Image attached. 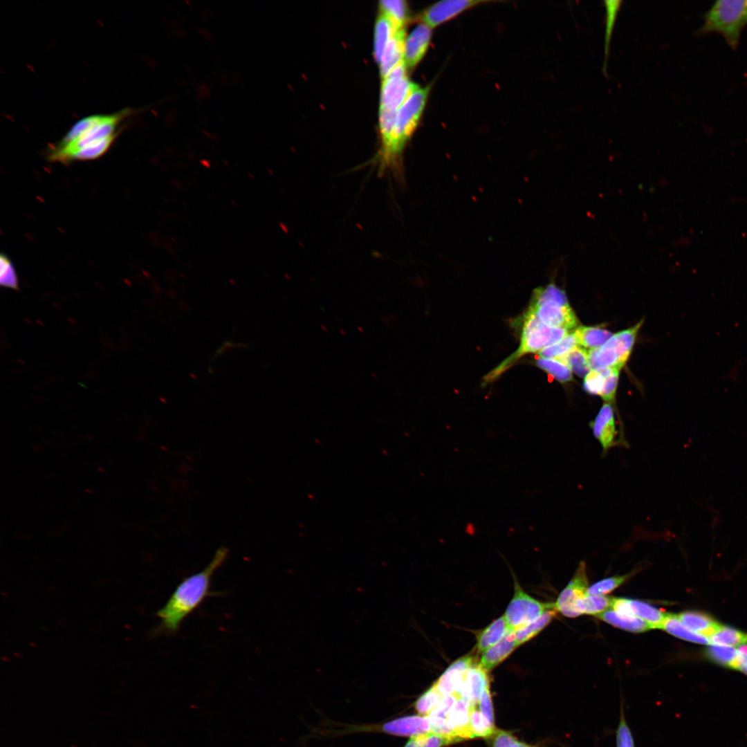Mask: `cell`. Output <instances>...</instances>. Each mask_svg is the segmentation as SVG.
Wrapping results in <instances>:
<instances>
[{"label": "cell", "mask_w": 747, "mask_h": 747, "mask_svg": "<svg viewBox=\"0 0 747 747\" xmlns=\"http://www.w3.org/2000/svg\"><path fill=\"white\" fill-rule=\"evenodd\" d=\"M554 607V604L542 603L529 596L515 580L514 596L506 608L504 617L509 629L515 631L537 620L546 610Z\"/></svg>", "instance_id": "cell-8"}, {"label": "cell", "mask_w": 747, "mask_h": 747, "mask_svg": "<svg viewBox=\"0 0 747 747\" xmlns=\"http://www.w3.org/2000/svg\"><path fill=\"white\" fill-rule=\"evenodd\" d=\"M661 629L677 638L687 641L706 645L710 644L709 638L697 634L688 629L680 621L676 614H667Z\"/></svg>", "instance_id": "cell-25"}, {"label": "cell", "mask_w": 747, "mask_h": 747, "mask_svg": "<svg viewBox=\"0 0 747 747\" xmlns=\"http://www.w3.org/2000/svg\"><path fill=\"white\" fill-rule=\"evenodd\" d=\"M554 359L563 362L572 372L580 377H585L591 371L587 351L580 346H578L564 355Z\"/></svg>", "instance_id": "cell-28"}, {"label": "cell", "mask_w": 747, "mask_h": 747, "mask_svg": "<svg viewBox=\"0 0 747 747\" xmlns=\"http://www.w3.org/2000/svg\"><path fill=\"white\" fill-rule=\"evenodd\" d=\"M569 333L568 329L546 326L526 311L524 315L519 347L484 378V382L487 384L496 379L524 355L538 353Z\"/></svg>", "instance_id": "cell-4"}, {"label": "cell", "mask_w": 747, "mask_h": 747, "mask_svg": "<svg viewBox=\"0 0 747 747\" xmlns=\"http://www.w3.org/2000/svg\"><path fill=\"white\" fill-rule=\"evenodd\" d=\"M676 616L688 629L708 638L722 627V625L709 616L698 611H687Z\"/></svg>", "instance_id": "cell-20"}, {"label": "cell", "mask_w": 747, "mask_h": 747, "mask_svg": "<svg viewBox=\"0 0 747 747\" xmlns=\"http://www.w3.org/2000/svg\"><path fill=\"white\" fill-rule=\"evenodd\" d=\"M472 657L466 656L451 664L434 683L442 695L456 694L465 673L473 664Z\"/></svg>", "instance_id": "cell-13"}, {"label": "cell", "mask_w": 747, "mask_h": 747, "mask_svg": "<svg viewBox=\"0 0 747 747\" xmlns=\"http://www.w3.org/2000/svg\"><path fill=\"white\" fill-rule=\"evenodd\" d=\"M627 602L632 616L647 622L654 629H661L667 614L640 600L627 599Z\"/></svg>", "instance_id": "cell-26"}, {"label": "cell", "mask_w": 747, "mask_h": 747, "mask_svg": "<svg viewBox=\"0 0 747 747\" xmlns=\"http://www.w3.org/2000/svg\"><path fill=\"white\" fill-rule=\"evenodd\" d=\"M591 370L601 371L607 368L622 366L616 349L613 335L602 346L587 351Z\"/></svg>", "instance_id": "cell-19"}, {"label": "cell", "mask_w": 747, "mask_h": 747, "mask_svg": "<svg viewBox=\"0 0 747 747\" xmlns=\"http://www.w3.org/2000/svg\"><path fill=\"white\" fill-rule=\"evenodd\" d=\"M454 742L452 737L427 732L411 737L404 747H443Z\"/></svg>", "instance_id": "cell-33"}, {"label": "cell", "mask_w": 747, "mask_h": 747, "mask_svg": "<svg viewBox=\"0 0 747 747\" xmlns=\"http://www.w3.org/2000/svg\"><path fill=\"white\" fill-rule=\"evenodd\" d=\"M443 698V696L434 684L416 700L415 708L419 714L428 715Z\"/></svg>", "instance_id": "cell-40"}, {"label": "cell", "mask_w": 747, "mask_h": 747, "mask_svg": "<svg viewBox=\"0 0 747 747\" xmlns=\"http://www.w3.org/2000/svg\"><path fill=\"white\" fill-rule=\"evenodd\" d=\"M398 30L400 29H397L391 19L381 11L376 20L374 35V56L378 63L389 39Z\"/></svg>", "instance_id": "cell-23"}, {"label": "cell", "mask_w": 747, "mask_h": 747, "mask_svg": "<svg viewBox=\"0 0 747 747\" xmlns=\"http://www.w3.org/2000/svg\"><path fill=\"white\" fill-rule=\"evenodd\" d=\"M474 707L476 706H473L468 699L458 695L448 712L447 719L458 741L474 738L469 725L470 712Z\"/></svg>", "instance_id": "cell-15"}, {"label": "cell", "mask_w": 747, "mask_h": 747, "mask_svg": "<svg viewBox=\"0 0 747 747\" xmlns=\"http://www.w3.org/2000/svg\"><path fill=\"white\" fill-rule=\"evenodd\" d=\"M699 34L717 33L735 50L747 25V0H717L705 13Z\"/></svg>", "instance_id": "cell-6"}, {"label": "cell", "mask_w": 747, "mask_h": 747, "mask_svg": "<svg viewBox=\"0 0 747 747\" xmlns=\"http://www.w3.org/2000/svg\"><path fill=\"white\" fill-rule=\"evenodd\" d=\"M430 90L429 86L417 85L398 109L389 140L373 160L378 174L403 176V151L419 122Z\"/></svg>", "instance_id": "cell-2"}, {"label": "cell", "mask_w": 747, "mask_h": 747, "mask_svg": "<svg viewBox=\"0 0 747 747\" xmlns=\"http://www.w3.org/2000/svg\"><path fill=\"white\" fill-rule=\"evenodd\" d=\"M516 739L510 732L500 730L496 732L492 747H510Z\"/></svg>", "instance_id": "cell-47"}, {"label": "cell", "mask_w": 747, "mask_h": 747, "mask_svg": "<svg viewBox=\"0 0 747 747\" xmlns=\"http://www.w3.org/2000/svg\"><path fill=\"white\" fill-rule=\"evenodd\" d=\"M597 617L616 627L631 632L640 633L654 629L649 623L637 616L621 614L614 610H607Z\"/></svg>", "instance_id": "cell-21"}, {"label": "cell", "mask_w": 747, "mask_h": 747, "mask_svg": "<svg viewBox=\"0 0 747 747\" xmlns=\"http://www.w3.org/2000/svg\"><path fill=\"white\" fill-rule=\"evenodd\" d=\"M380 8L392 21L397 29H403L407 20V6L403 0H382Z\"/></svg>", "instance_id": "cell-30"}, {"label": "cell", "mask_w": 747, "mask_h": 747, "mask_svg": "<svg viewBox=\"0 0 747 747\" xmlns=\"http://www.w3.org/2000/svg\"><path fill=\"white\" fill-rule=\"evenodd\" d=\"M527 311L544 324L553 328L571 331L579 323L565 291L553 282L533 290Z\"/></svg>", "instance_id": "cell-5"}, {"label": "cell", "mask_w": 747, "mask_h": 747, "mask_svg": "<svg viewBox=\"0 0 747 747\" xmlns=\"http://www.w3.org/2000/svg\"><path fill=\"white\" fill-rule=\"evenodd\" d=\"M587 578L585 564L581 562L569 584L559 595L554 604L556 611L568 617L580 616L578 605L587 595Z\"/></svg>", "instance_id": "cell-10"}, {"label": "cell", "mask_w": 747, "mask_h": 747, "mask_svg": "<svg viewBox=\"0 0 747 747\" xmlns=\"http://www.w3.org/2000/svg\"><path fill=\"white\" fill-rule=\"evenodd\" d=\"M125 109L113 114L86 116L74 124L62 139L50 148L48 159L68 163L81 149L118 134L119 124L129 115Z\"/></svg>", "instance_id": "cell-3"}, {"label": "cell", "mask_w": 747, "mask_h": 747, "mask_svg": "<svg viewBox=\"0 0 747 747\" xmlns=\"http://www.w3.org/2000/svg\"><path fill=\"white\" fill-rule=\"evenodd\" d=\"M510 747H531V746H529V745H528L527 744H525V743H524V742H522V741H517V740H516V741H515V742H514V743H513V744H512V745L510 746Z\"/></svg>", "instance_id": "cell-49"}, {"label": "cell", "mask_w": 747, "mask_h": 747, "mask_svg": "<svg viewBox=\"0 0 747 747\" xmlns=\"http://www.w3.org/2000/svg\"><path fill=\"white\" fill-rule=\"evenodd\" d=\"M469 725L474 738L488 737L496 732L494 724L477 710V706L471 710Z\"/></svg>", "instance_id": "cell-38"}, {"label": "cell", "mask_w": 747, "mask_h": 747, "mask_svg": "<svg viewBox=\"0 0 747 747\" xmlns=\"http://www.w3.org/2000/svg\"><path fill=\"white\" fill-rule=\"evenodd\" d=\"M616 747H635L631 732L627 724L623 707L621 705L620 717L616 730Z\"/></svg>", "instance_id": "cell-43"}, {"label": "cell", "mask_w": 747, "mask_h": 747, "mask_svg": "<svg viewBox=\"0 0 747 747\" xmlns=\"http://www.w3.org/2000/svg\"><path fill=\"white\" fill-rule=\"evenodd\" d=\"M631 575L613 576L600 580L587 589V594L599 596L608 593L622 584Z\"/></svg>", "instance_id": "cell-41"}, {"label": "cell", "mask_w": 747, "mask_h": 747, "mask_svg": "<svg viewBox=\"0 0 747 747\" xmlns=\"http://www.w3.org/2000/svg\"><path fill=\"white\" fill-rule=\"evenodd\" d=\"M405 42L404 29L397 30L389 39L379 62L382 77L403 62Z\"/></svg>", "instance_id": "cell-17"}, {"label": "cell", "mask_w": 747, "mask_h": 747, "mask_svg": "<svg viewBox=\"0 0 747 747\" xmlns=\"http://www.w3.org/2000/svg\"><path fill=\"white\" fill-rule=\"evenodd\" d=\"M509 631L504 616L498 618L477 635V650L483 653L499 643Z\"/></svg>", "instance_id": "cell-22"}, {"label": "cell", "mask_w": 747, "mask_h": 747, "mask_svg": "<svg viewBox=\"0 0 747 747\" xmlns=\"http://www.w3.org/2000/svg\"><path fill=\"white\" fill-rule=\"evenodd\" d=\"M709 639L710 644L735 647L747 643V634L722 625Z\"/></svg>", "instance_id": "cell-32"}, {"label": "cell", "mask_w": 747, "mask_h": 747, "mask_svg": "<svg viewBox=\"0 0 747 747\" xmlns=\"http://www.w3.org/2000/svg\"><path fill=\"white\" fill-rule=\"evenodd\" d=\"M614 598L602 595H587L579 603L580 614L599 615L611 607Z\"/></svg>", "instance_id": "cell-34"}, {"label": "cell", "mask_w": 747, "mask_h": 747, "mask_svg": "<svg viewBox=\"0 0 747 747\" xmlns=\"http://www.w3.org/2000/svg\"><path fill=\"white\" fill-rule=\"evenodd\" d=\"M642 324L643 321H640L632 327L613 335L615 347L619 356V362L622 367L631 354L638 331Z\"/></svg>", "instance_id": "cell-27"}, {"label": "cell", "mask_w": 747, "mask_h": 747, "mask_svg": "<svg viewBox=\"0 0 747 747\" xmlns=\"http://www.w3.org/2000/svg\"><path fill=\"white\" fill-rule=\"evenodd\" d=\"M573 331L579 346L589 349L602 346L613 335L609 331L596 326H579Z\"/></svg>", "instance_id": "cell-24"}, {"label": "cell", "mask_w": 747, "mask_h": 747, "mask_svg": "<svg viewBox=\"0 0 747 747\" xmlns=\"http://www.w3.org/2000/svg\"><path fill=\"white\" fill-rule=\"evenodd\" d=\"M536 365L560 382H566L573 378L570 369L557 359L540 358L537 360Z\"/></svg>", "instance_id": "cell-35"}, {"label": "cell", "mask_w": 747, "mask_h": 747, "mask_svg": "<svg viewBox=\"0 0 747 747\" xmlns=\"http://www.w3.org/2000/svg\"><path fill=\"white\" fill-rule=\"evenodd\" d=\"M403 62L382 77L379 113L396 114L417 84L410 82Z\"/></svg>", "instance_id": "cell-7"}, {"label": "cell", "mask_w": 747, "mask_h": 747, "mask_svg": "<svg viewBox=\"0 0 747 747\" xmlns=\"http://www.w3.org/2000/svg\"><path fill=\"white\" fill-rule=\"evenodd\" d=\"M489 686L487 671L479 664H472L468 670L457 695L468 699L477 706L483 690Z\"/></svg>", "instance_id": "cell-14"}, {"label": "cell", "mask_w": 747, "mask_h": 747, "mask_svg": "<svg viewBox=\"0 0 747 747\" xmlns=\"http://www.w3.org/2000/svg\"><path fill=\"white\" fill-rule=\"evenodd\" d=\"M578 346L579 344L573 331L538 352V355L542 358H557Z\"/></svg>", "instance_id": "cell-36"}, {"label": "cell", "mask_w": 747, "mask_h": 747, "mask_svg": "<svg viewBox=\"0 0 747 747\" xmlns=\"http://www.w3.org/2000/svg\"><path fill=\"white\" fill-rule=\"evenodd\" d=\"M117 135L111 136L100 141L85 147L76 152L72 160H89L99 158L109 149Z\"/></svg>", "instance_id": "cell-39"}, {"label": "cell", "mask_w": 747, "mask_h": 747, "mask_svg": "<svg viewBox=\"0 0 747 747\" xmlns=\"http://www.w3.org/2000/svg\"><path fill=\"white\" fill-rule=\"evenodd\" d=\"M706 653L709 658L717 663L735 669L737 657V648L734 647L710 644Z\"/></svg>", "instance_id": "cell-37"}, {"label": "cell", "mask_w": 747, "mask_h": 747, "mask_svg": "<svg viewBox=\"0 0 747 747\" xmlns=\"http://www.w3.org/2000/svg\"><path fill=\"white\" fill-rule=\"evenodd\" d=\"M517 647L514 631L510 630L499 643L482 653L479 665L486 671L490 670L504 661Z\"/></svg>", "instance_id": "cell-18"}, {"label": "cell", "mask_w": 747, "mask_h": 747, "mask_svg": "<svg viewBox=\"0 0 747 747\" xmlns=\"http://www.w3.org/2000/svg\"><path fill=\"white\" fill-rule=\"evenodd\" d=\"M478 704L480 712L487 717L491 723L494 724L493 707L489 686L483 690Z\"/></svg>", "instance_id": "cell-46"}, {"label": "cell", "mask_w": 747, "mask_h": 747, "mask_svg": "<svg viewBox=\"0 0 747 747\" xmlns=\"http://www.w3.org/2000/svg\"><path fill=\"white\" fill-rule=\"evenodd\" d=\"M622 368L614 367L611 373L605 378L601 397L605 403H613L617 389L619 374Z\"/></svg>", "instance_id": "cell-44"}, {"label": "cell", "mask_w": 747, "mask_h": 747, "mask_svg": "<svg viewBox=\"0 0 747 747\" xmlns=\"http://www.w3.org/2000/svg\"><path fill=\"white\" fill-rule=\"evenodd\" d=\"M605 378L600 371L591 370L584 377V388L591 394L601 396Z\"/></svg>", "instance_id": "cell-45"}, {"label": "cell", "mask_w": 747, "mask_h": 747, "mask_svg": "<svg viewBox=\"0 0 747 747\" xmlns=\"http://www.w3.org/2000/svg\"><path fill=\"white\" fill-rule=\"evenodd\" d=\"M228 554L226 547L219 548L205 569L178 584L165 605L156 613L160 620L159 630L168 634L176 632L184 619L212 594L210 591L212 578L225 562Z\"/></svg>", "instance_id": "cell-1"}, {"label": "cell", "mask_w": 747, "mask_h": 747, "mask_svg": "<svg viewBox=\"0 0 747 747\" xmlns=\"http://www.w3.org/2000/svg\"><path fill=\"white\" fill-rule=\"evenodd\" d=\"M382 731L398 736H414L431 732L427 715H411L395 719L382 726Z\"/></svg>", "instance_id": "cell-16"}, {"label": "cell", "mask_w": 747, "mask_h": 747, "mask_svg": "<svg viewBox=\"0 0 747 747\" xmlns=\"http://www.w3.org/2000/svg\"><path fill=\"white\" fill-rule=\"evenodd\" d=\"M0 283L6 288L18 289L19 282L15 267L5 254L0 257Z\"/></svg>", "instance_id": "cell-42"}, {"label": "cell", "mask_w": 747, "mask_h": 747, "mask_svg": "<svg viewBox=\"0 0 747 747\" xmlns=\"http://www.w3.org/2000/svg\"><path fill=\"white\" fill-rule=\"evenodd\" d=\"M593 436L606 454L616 446H626L625 439L619 436L611 403H605L594 420L591 423Z\"/></svg>", "instance_id": "cell-9"}, {"label": "cell", "mask_w": 747, "mask_h": 747, "mask_svg": "<svg viewBox=\"0 0 747 747\" xmlns=\"http://www.w3.org/2000/svg\"><path fill=\"white\" fill-rule=\"evenodd\" d=\"M737 650V657L735 669L747 674V643L739 645Z\"/></svg>", "instance_id": "cell-48"}, {"label": "cell", "mask_w": 747, "mask_h": 747, "mask_svg": "<svg viewBox=\"0 0 747 747\" xmlns=\"http://www.w3.org/2000/svg\"><path fill=\"white\" fill-rule=\"evenodd\" d=\"M481 2L474 0L441 1L427 8L421 13L420 18L425 24L432 28Z\"/></svg>", "instance_id": "cell-11"}, {"label": "cell", "mask_w": 747, "mask_h": 747, "mask_svg": "<svg viewBox=\"0 0 747 747\" xmlns=\"http://www.w3.org/2000/svg\"><path fill=\"white\" fill-rule=\"evenodd\" d=\"M555 613L554 607L546 610L537 620L515 631V639L518 646L538 634L551 621Z\"/></svg>", "instance_id": "cell-29"}, {"label": "cell", "mask_w": 747, "mask_h": 747, "mask_svg": "<svg viewBox=\"0 0 747 747\" xmlns=\"http://www.w3.org/2000/svg\"><path fill=\"white\" fill-rule=\"evenodd\" d=\"M431 29L425 24H419L405 39L403 60L406 66H415L425 55L431 39Z\"/></svg>", "instance_id": "cell-12"}, {"label": "cell", "mask_w": 747, "mask_h": 747, "mask_svg": "<svg viewBox=\"0 0 747 747\" xmlns=\"http://www.w3.org/2000/svg\"><path fill=\"white\" fill-rule=\"evenodd\" d=\"M605 7L606 10V25H605V46H604V65L603 72H607V58L609 57L610 41L611 35L614 30V24L617 17L618 12L620 10L622 1H605Z\"/></svg>", "instance_id": "cell-31"}]
</instances>
